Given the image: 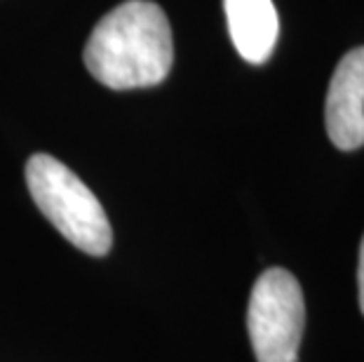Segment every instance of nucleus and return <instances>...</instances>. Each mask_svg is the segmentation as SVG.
<instances>
[{
	"mask_svg": "<svg viewBox=\"0 0 364 362\" xmlns=\"http://www.w3.org/2000/svg\"><path fill=\"white\" fill-rule=\"evenodd\" d=\"M358 297H360V308L364 313V238L360 245V264H358Z\"/></svg>",
	"mask_w": 364,
	"mask_h": 362,
	"instance_id": "obj_6",
	"label": "nucleus"
},
{
	"mask_svg": "<svg viewBox=\"0 0 364 362\" xmlns=\"http://www.w3.org/2000/svg\"><path fill=\"white\" fill-rule=\"evenodd\" d=\"M324 122L336 149L355 151L364 146V48L341 57L329 82Z\"/></svg>",
	"mask_w": 364,
	"mask_h": 362,
	"instance_id": "obj_4",
	"label": "nucleus"
},
{
	"mask_svg": "<svg viewBox=\"0 0 364 362\" xmlns=\"http://www.w3.org/2000/svg\"><path fill=\"white\" fill-rule=\"evenodd\" d=\"M172 28L156 3L127 0L92 31L85 66L111 90L160 85L172 71Z\"/></svg>",
	"mask_w": 364,
	"mask_h": 362,
	"instance_id": "obj_1",
	"label": "nucleus"
},
{
	"mask_svg": "<svg viewBox=\"0 0 364 362\" xmlns=\"http://www.w3.org/2000/svg\"><path fill=\"white\" fill-rule=\"evenodd\" d=\"M223 10L237 55L250 64L268 61L280 33L273 0H223Z\"/></svg>",
	"mask_w": 364,
	"mask_h": 362,
	"instance_id": "obj_5",
	"label": "nucleus"
},
{
	"mask_svg": "<svg viewBox=\"0 0 364 362\" xmlns=\"http://www.w3.org/2000/svg\"><path fill=\"white\" fill-rule=\"evenodd\" d=\"M26 183L41 212L68 243L92 257H104L111 250V221L73 169L48 153H36L26 163Z\"/></svg>",
	"mask_w": 364,
	"mask_h": 362,
	"instance_id": "obj_2",
	"label": "nucleus"
},
{
	"mask_svg": "<svg viewBox=\"0 0 364 362\" xmlns=\"http://www.w3.org/2000/svg\"><path fill=\"white\" fill-rule=\"evenodd\" d=\"M306 325L299 280L284 268H268L254 282L247 329L257 362H296Z\"/></svg>",
	"mask_w": 364,
	"mask_h": 362,
	"instance_id": "obj_3",
	"label": "nucleus"
}]
</instances>
